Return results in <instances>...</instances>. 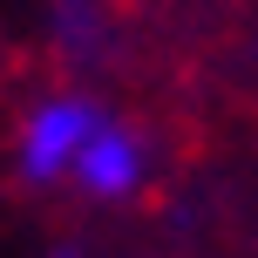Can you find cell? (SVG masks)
Instances as JSON below:
<instances>
[{
	"instance_id": "3",
	"label": "cell",
	"mask_w": 258,
	"mask_h": 258,
	"mask_svg": "<svg viewBox=\"0 0 258 258\" xmlns=\"http://www.w3.org/2000/svg\"><path fill=\"white\" fill-rule=\"evenodd\" d=\"M48 27L68 41V48H82V41H95V27H102V7H95V0H54Z\"/></svg>"
},
{
	"instance_id": "1",
	"label": "cell",
	"mask_w": 258,
	"mask_h": 258,
	"mask_svg": "<svg viewBox=\"0 0 258 258\" xmlns=\"http://www.w3.org/2000/svg\"><path fill=\"white\" fill-rule=\"evenodd\" d=\"M102 116H109V109L95 102V95H82V89L41 95V102L27 109L21 136H14V170H21V183H34V190L68 183V170H75L82 143L102 129Z\"/></svg>"
},
{
	"instance_id": "2",
	"label": "cell",
	"mask_w": 258,
	"mask_h": 258,
	"mask_svg": "<svg viewBox=\"0 0 258 258\" xmlns=\"http://www.w3.org/2000/svg\"><path fill=\"white\" fill-rule=\"evenodd\" d=\"M68 183H75L82 197H95V204H122V197H136L143 183H150V143H143L129 122L102 116V129L82 143Z\"/></svg>"
}]
</instances>
